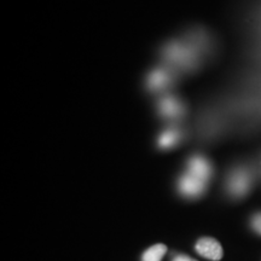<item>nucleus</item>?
<instances>
[{"label":"nucleus","mask_w":261,"mask_h":261,"mask_svg":"<svg viewBox=\"0 0 261 261\" xmlns=\"http://www.w3.org/2000/svg\"><path fill=\"white\" fill-rule=\"evenodd\" d=\"M228 190L234 196L240 197V196L246 195L250 187V177L246 171H236L231 174L228 179Z\"/></svg>","instance_id":"obj_4"},{"label":"nucleus","mask_w":261,"mask_h":261,"mask_svg":"<svg viewBox=\"0 0 261 261\" xmlns=\"http://www.w3.org/2000/svg\"><path fill=\"white\" fill-rule=\"evenodd\" d=\"M173 261H197L195 259H192V257H189L187 255H177L173 259Z\"/></svg>","instance_id":"obj_10"},{"label":"nucleus","mask_w":261,"mask_h":261,"mask_svg":"<svg viewBox=\"0 0 261 261\" xmlns=\"http://www.w3.org/2000/svg\"><path fill=\"white\" fill-rule=\"evenodd\" d=\"M195 248L196 252L200 254L202 257H205V259L212 261H219L224 255L221 244L217 240L211 237L200 238L196 243Z\"/></svg>","instance_id":"obj_2"},{"label":"nucleus","mask_w":261,"mask_h":261,"mask_svg":"<svg viewBox=\"0 0 261 261\" xmlns=\"http://www.w3.org/2000/svg\"><path fill=\"white\" fill-rule=\"evenodd\" d=\"M166 253H167V247L165 244H155L143 253L142 261H161Z\"/></svg>","instance_id":"obj_8"},{"label":"nucleus","mask_w":261,"mask_h":261,"mask_svg":"<svg viewBox=\"0 0 261 261\" xmlns=\"http://www.w3.org/2000/svg\"><path fill=\"white\" fill-rule=\"evenodd\" d=\"M179 140H180V132L178 129H168L163 132L159 138V145L162 149H168L178 144Z\"/></svg>","instance_id":"obj_7"},{"label":"nucleus","mask_w":261,"mask_h":261,"mask_svg":"<svg viewBox=\"0 0 261 261\" xmlns=\"http://www.w3.org/2000/svg\"><path fill=\"white\" fill-rule=\"evenodd\" d=\"M205 188H207V182L194 177L188 172L184 173L178 181L179 192L189 198H196L201 196L204 192Z\"/></svg>","instance_id":"obj_1"},{"label":"nucleus","mask_w":261,"mask_h":261,"mask_svg":"<svg viewBox=\"0 0 261 261\" xmlns=\"http://www.w3.org/2000/svg\"><path fill=\"white\" fill-rule=\"evenodd\" d=\"M187 172L190 173L194 177L208 182L212 175V166L210 161L207 159H204L203 156L196 155L188 161Z\"/></svg>","instance_id":"obj_3"},{"label":"nucleus","mask_w":261,"mask_h":261,"mask_svg":"<svg viewBox=\"0 0 261 261\" xmlns=\"http://www.w3.org/2000/svg\"><path fill=\"white\" fill-rule=\"evenodd\" d=\"M171 83V76L167 71L162 70V69H158L155 71H152L150 74L148 84L150 86V89L158 91V90H162L165 87L168 86V84Z\"/></svg>","instance_id":"obj_6"},{"label":"nucleus","mask_w":261,"mask_h":261,"mask_svg":"<svg viewBox=\"0 0 261 261\" xmlns=\"http://www.w3.org/2000/svg\"><path fill=\"white\" fill-rule=\"evenodd\" d=\"M160 112L162 113V115L173 119V117H178L182 113V106L177 98L166 97L160 103Z\"/></svg>","instance_id":"obj_5"},{"label":"nucleus","mask_w":261,"mask_h":261,"mask_svg":"<svg viewBox=\"0 0 261 261\" xmlns=\"http://www.w3.org/2000/svg\"><path fill=\"white\" fill-rule=\"evenodd\" d=\"M252 226L257 233L261 234V213H257L252 218Z\"/></svg>","instance_id":"obj_9"}]
</instances>
